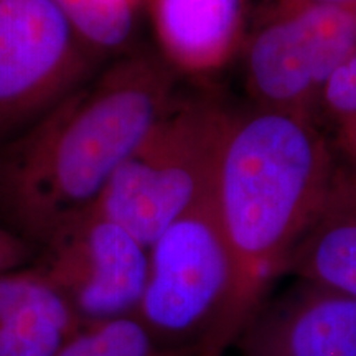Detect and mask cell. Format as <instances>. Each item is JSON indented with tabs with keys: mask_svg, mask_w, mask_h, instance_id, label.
Listing matches in <instances>:
<instances>
[{
	"mask_svg": "<svg viewBox=\"0 0 356 356\" xmlns=\"http://www.w3.org/2000/svg\"><path fill=\"white\" fill-rule=\"evenodd\" d=\"M172 102L170 66L136 51L40 115L0 159V208L12 231L42 246L95 207Z\"/></svg>",
	"mask_w": 356,
	"mask_h": 356,
	"instance_id": "cell-1",
	"label": "cell"
},
{
	"mask_svg": "<svg viewBox=\"0 0 356 356\" xmlns=\"http://www.w3.org/2000/svg\"><path fill=\"white\" fill-rule=\"evenodd\" d=\"M337 170L312 119L259 108L231 115L215 204L234 262V341L330 197Z\"/></svg>",
	"mask_w": 356,
	"mask_h": 356,
	"instance_id": "cell-2",
	"label": "cell"
},
{
	"mask_svg": "<svg viewBox=\"0 0 356 356\" xmlns=\"http://www.w3.org/2000/svg\"><path fill=\"white\" fill-rule=\"evenodd\" d=\"M231 115L211 99L173 101L111 178L96 210L149 248L215 190Z\"/></svg>",
	"mask_w": 356,
	"mask_h": 356,
	"instance_id": "cell-3",
	"label": "cell"
},
{
	"mask_svg": "<svg viewBox=\"0 0 356 356\" xmlns=\"http://www.w3.org/2000/svg\"><path fill=\"white\" fill-rule=\"evenodd\" d=\"M233 291L234 262L213 190L149 246V275L134 317L163 348H229Z\"/></svg>",
	"mask_w": 356,
	"mask_h": 356,
	"instance_id": "cell-4",
	"label": "cell"
},
{
	"mask_svg": "<svg viewBox=\"0 0 356 356\" xmlns=\"http://www.w3.org/2000/svg\"><path fill=\"white\" fill-rule=\"evenodd\" d=\"M355 51L350 6L275 0L246 43L249 89L262 109L312 119L325 84Z\"/></svg>",
	"mask_w": 356,
	"mask_h": 356,
	"instance_id": "cell-5",
	"label": "cell"
},
{
	"mask_svg": "<svg viewBox=\"0 0 356 356\" xmlns=\"http://www.w3.org/2000/svg\"><path fill=\"white\" fill-rule=\"evenodd\" d=\"M99 58L53 0H0V136L86 83Z\"/></svg>",
	"mask_w": 356,
	"mask_h": 356,
	"instance_id": "cell-6",
	"label": "cell"
},
{
	"mask_svg": "<svg viewBox=\"0 0 356 356\" xmlns=\"http://www.w3.org/2000/svg\"><path fill=\"white\" fill-rule=\"evenodd\" d=\"M33 266L84 325L136 314L149 275V248L91 207L42 244Z\"/></svg>",
	"mask_w": 356,
	"mask_h": 356,
	"instance_id": "cell-7",
	"label": "cell"
},
{
	"mask_svg": "<svg viewBox=\"0 0 356 356\" xmlns=\"http://www.w3.org/2000/svg\"><path fill=\"white\" fill-rule=\"evenodd\" d=\"M236 341L241 356H356V299L304 282L257 307Z\"/></svg>",
	"mask_w": 356,
	"mask_h": 356,
	"instance_id": "cell-8",
	"label": "cell"
},
{
	"mask_svg": "<svg viewBox=\"0 0 356 356\" xmlns=\"http://www.w3.org/2000/svg\"><path fill=\"white\" fill-rule=\"evenodd\" d=\"M165 63L208 74L231 60L244 33V0H144Z\"/></svg>",
	"mask_w": 356,
	"mask_h": 356,
	"instance_id": "cell-9",
	"label": "cell"
},
{
	"mask_svg": "<svg viewBox=\"0 0 356 356\" xmlns=\"http://www.w3.org/2000/svg\"><path fill=\"white\" fill-rule=\"evenodd\" d=\"M81 325L33 264L0 274V356H55Z\"/></svg>",
	"mask_w": 356,
	"mask_h": 356,
	"instance_id": "cell-10",
	"label": "cell"
},
{
	"mask_svg": "<svg viewBox=\"0 0 356 356\" xmlns=\"http://www.w3.org/2000/svg\"><path fill=\"white\" fill-rule=\"evenodd\" d=\"M286 270L356 299V208L328 197L292 251Z\"/></svg>",
	"mask_w": 356,
	"mask_h": 356,
	"instance_id": "cell-11",
	"label": "cell"
},
{
	"mask_svg": "<svg viewBox=\"0 0 356 356\" xmlns=\"http://www.w3.org/2000/svg\"><path fill=\"white\" fill-rule=\"evenodd\" d=\"M197 350L163 348L134 315L84 323L55 356H197Z\"/></svg>",
	"mask_w": 356,
	"mask_h": 356,
	"instance_id": "cell-12",
	"label": "cell"
},
{
	"mask_svg": "<svg viewBox=\"0 0 356 356\" xmlns=\"http://www.w3.org/2000/svg\"><path fill=\"white\" fill-rule=\"evenodd\" d=\"M84 43L97 55L131 42L139 6L132 0H53Z\"/></svg>",
	"mask_w": 356,
	"mask_h": 356,
	"instance_id": "cell-13",
	"label": "cell"
},
{
	"mask_svg": "<svg viewBox=\"0 0 356 356\" xmlns=\"http://www.w3.org/2000/svg\"><path fill=\"white\" fill-rule=\"evenodd\" d=\"M320 102L335 122L341 150L356 165V51L338 66L325 84Z\"/></svg>",
	"mask_w": 356,
	"mask_h": 356,
	"instance_id": "cell-14",
	"label": "cell"
},
{
	"mask_svg": "<svg viewBox=\"0 0 356 356\" xmlns=\"http://www.w3.org/2000/svg\"><path fill=\"white\" fill-rule=\"evenodd\" d=\"M33 249L32 243L0 225V274L29 266L33 259Z\"/></svg>",
	"mask_w": 356,
	"mask_h": 356,
	"instance_id": "cell-15",
	"label": "cell"
},
{
	"mask_svg": "<svg viewBox=\"0 0 356 356\" xmlns=\"http://www.w3.org/2000/svg\"><path fill=\"white\" fill-rule=\"evenodd\" d=\"M330 197L337 202L356 208V165L351 163L348 168L337 170Z\"/></svg>",
	"mask_w": 356,
	"mask_h": 356,
	"instance_id": "cell-16",
	"label": "cell"
},
{
	"mask_svg": "<svg viewBox=\"0 0 356 356\" xmlns=\"http://www.w3.org/2000/svg\"><path fill=\"white\" fill-rule=\"evenodd\" d=\"M228 346L220 343H207L200 348L197 356H225Z\"/></svg>",
	"mask_w": 356,
	"mask_h": 356,
	"instance_id": "cell-17",
	"label": "cell"
},
{
	"mask_svg": "<svg viewBox=\"0 0 356 356\" xmlns=\"http://www.w3.org/2000/svg\"><path fill=\"white\" fill-rule=\"evenodd\" d=\"M309 2L318 3H333V6H353L356 0H309Z\"/></svg>",
	"mask_w": 356,
	"mask_h": 356,
	"instance_id": "cell-18",
	"label": "cell"
},
{
	"mask_svg": "<svg viewBox=\"0 0 356 356\" xmlns=\"http://www.w3.org/2000/svg\"><path fill=\"white\" fill-rule=\"evenodd\" d=\"M351 7V12H353V19H355V25H356V2L353 3V6H350Z\"/></svg>",
	"mask_w": 356,
	"mask_h": 356,
	"instance_id": "cell-19",
	"label": "cell"
}]
</instances>
